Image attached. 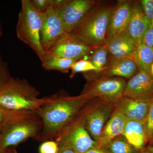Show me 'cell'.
Returning <instances> with one entry per match:
<instances>
[{
	"instance_id": "obj_38",
	"label": "cell",
	"mask_w": 153,
	"mask_h": 153,
	"mask_svg": "<svg viewBox=\"0 0 153 153\" xmlns=\"http://www.w3.org/2000/svg\"><path fill=\"white\" fill-rule=\"evenodd\" d=\"M150 144H151V145L150 146H153V133L152 134V138H151V140L150 141Z\"/></svg>"
},
{
	"instance_id": "obj_13",
	"label": "cell",
	"mask_w": 153,
	"mask_h": 153,
	"mask_svg": "<svg viewBox=\"0 0 153 153\" xmlns=\"http://www.w3.org/2000/svg\"><path fill=\"white\" fill-rule=\"evenodd\" d=\"M153 97L134 99L126 97L119 105L117 110L128 120L146 121Z\"/></svg>"
},
{
	"instance_id": "obj_6",
	"label": "cell",
	"mask_w": 153,
	"mask_h": 153,
	"mask_svg": "<svg viewBox=\"0 0 153 153\" xmlns=\"http://www.w3.org/2000/svg\"><path fill=\"white\" fill-rule=\"evenodd\" d=\"M95 4L91 0H54L52 7L60 15L66 34L76 28Z\"/></svg>"
},
{
	"instance_id": "obj_29",
	"label": "cell",
	"mask_w": 153,
	"mask_h": 153,
	"mask_svg": "<svg viewBox=\"0 0 153 153\" xmlns=\"http://www.w3.org/2000/svg\"><path fill=\"white\" fill-rule=\"evenodd\" d=\"M59 146L57 142L48 141L43 143L39 148L40 153H57Z\"/></svg>"
},
{
	"instance_id": "obj_1",
	"label": "cell",
	"mask_w": 153,
	"mask_h": 153,
	"mask_svg": "<svg viewBox=\"0 0 153 153\" xmlns=\"http://www.w3.org/2000/svg\"><path fill=\"white\" fill-rule=\"evenodd\" d=\"M87 97H63L55 94L45 98L38 111L42 121V136L44 138L58 134L71 120Z\"/></svg>"
},
{
	"instance_id": "obj_37",
	"label": "cell",
	"mask_w": 153,
	"mask_h": 153,
	"mask_svg": "<svg viewBox=\"0 0 153 153\" xmlns=\"http://www.w3.org/2000/svg\"><path fill=\"white\" fill-rule=\"evenodd\" d=\"M147 150L151 153H153V146H149L147 148H146Z\"/></svg>"
},
{
	"instance_id": "obj_28",
	"label": "cell",
	"mask_w": 153,
	"mask_h": 153,
	"mask_svg": "<svg viewBox=\"0 0 153 153\" xmlns=\"http://www.w3.org/2000/svg\"><path fill=\"white\" fill-rule=\"evenodd\" d=\"M145 130L147 142H150L153 133V100L145 121Z\"/></svg>"
},
{
	"instance_id": "obj_24",
	"label": "cell",
	"mask_w": 153,
	"mask_h": 153,
	"mask_svg": "<svg viewBox=\"0 0 153 153\" xmlns=\"http://www.w3.org/2000/svg\"><path fill=\"white\" fill-rule=\"evenodd\" d=\"M104 148L109 153H138L135 149L124 138L114 139Z\"/></svg>"
},
{
	"instance_id": "obj_22",
	"label": "cell",
	"mask_w": 153,
	"mask_h": 153,
	"mask_svg": "<svg viewBox=\"0 0 153 153\" xmlns=\"http://www.w3.org/2000/svg\"><path fill=\"white\" fill-rule=\"evenodd\" d=\"M37 111H15L0 106V127H4L12 123L36 116Z\"/></svg>"
},
{
	"instance_id": "obj_40",
	"label": "cell",
	"mask_w": 153,
	"mask_h": 153,
	"mask_svg": "<svg viewBox=\"0 0 153 153\" xmlns=\"http://www.w3.org/2000/svg\"><path fill=\"white\" fill-rule=\"evenodd\" d=\"M4 127H0V133H1V132L2 131V130L3 129H4Z\"/></svg>"
},
{
	"instance_id": "obj_25",
	"label": "cell",
	"mask_w": 153,
	"mask_h": 153,
	"mask_svg": "<svg viewBox=\"0 0 153 153\" xmlns=\"http://www.w3.org/2000/svg\"><path fill=\"white\" fill-rule=\"evenodd\" d=\"M71 72L70 75L71 78L74 77L75 74L79 72H88L89 71H97L96 68L89 60L81 59L76 61L71 66Z\"/></svg>"
},
{
	"instance_id": "obj_5",
	"label": "cell",
	"mask_w": 153,
	"mask_h": 153,
	"mask_svg": "<svg viewBox=\"0 0 153 153\" xmlns=\"http://www.w3.org/2000/svg\"><path fill=\"white\" fill-rule=\"evenodd\" d=\"M42 126V121L37 116L12 123L4 128L0 133V146L4 152L14 147L37 134Z\"/></svg>"
},
{
	"instance_id": "obj_36",
	"label": "cell",
	"mask_w": 153,
	"mask_h": 153,
	"mask_svg": "<svg viewBox=\"0 0 153 153\" xmlns=\"http://www.w3.org/2000/svg\"><path fill=\"white\" fill-rule=\"evenodd\" d=\"M140 153H151V152H149V151L147 150L146 149H142L140 151Z\"/></svg>"
},
{
	"instance_id": "obj_39",
	"label": "cell",
	"mask_w": 153,
	"mask_h": 153,
	"mask_svg": "<svg viewBox=\"0 0 153 153\" xmlns=\"http://www.w3.org/2000/svg\"><path fill=\"white\" fill-rule=\"evenodd\" d=\"M151 73L152 74V75L153 76V63L152 64V66H151Z\"/></svg>"
},
{
	"instance_id": "obj_35",
	"label": "cell",
	"mask_w": 153,
	"mask_h": 153,
	"mask_svg": "<svg viewBox=\"0 0 153 153\" xmlns=\"http://www.w3.org/2000/svg\"><path fill=\"white\" fill-rule=\"evenodd\" d=\"M3 30L2 26L1 24V21H0V39L1 38L2 36H3Z\"/></svg>"
},
{
	"instance_id": "obj_19",
	"label": "cell",
	"mask_w": 153,
	"mask_h": 153,
	"mask_svg": "<svg viewBox=\"0 0 153 153\" xmlns=\"http://www.w3.org/2000/svg\"><path fill=\"white\" fill-rule=\"evenodd\" d=\"M137 67L132 57L114 58L109 57L106 74L109 76H117L129 78L137 71Z\"/></svg>"
},
{
	"instance_id": "obj_4",
	"label": "cell",
	"mask_w": 153,
	"mask_h": 153,
	"mask_svg": "<svg viewBox=\"0 0 153 153\" xmlns=\"http://www.w3.org/2000/svg\"><path fill=\"white\" fill-rule=\"evenodd\" d=\"M42 13L37 10L30 0L21 1L16 27L17 37L35 52L41 62L46 55L41 44Z\"/></svg>"
},
{
	"instance_id": "obj_14",
	"label": "cell",
	"mask_w": 153,
	"mask_h": 153,
	"mask_svg": "<svg viewBox=\"0 0 153 153\" xmlns=\"http://www.w3.org/2000/svg\"><path fill=\"white\" fill-rule=\"evenodd\" d=\"M132 4L130 1H120L113 7L106 38L125 31L131 15Z\"/></svg>"
},
{
	"instance_id": "obj_3",
	"label": "cell",
	"mask_w": 153,
	"mask_h": 153,
	"mask_svg": "<svg viewBox=\"0 0 153 153\" xmlns=\"http://www.w3.org/2000/svg\"><path fill=\"white\" fill-rule=\"evenodd\" d=\"M112 6L94 7L70 34L94 49L104 45Z\"/></svg>"
},
{
	"instance_id": "obj_20",
	"label": "cell",
	"mask_w": 153,
	"mask_h": 153,
	"mask_svg": "<svg viewBox=\"0 0 153 153\" xmlns=\"http://www.w3.org/2000/svg\"><path fill=\"white\" fill-rule=\"evenodd\" d=\"M132 57L138 71L151 72V66L153 63V51L151 48L141 42L138 44Z\"/></svg>"
},
{
	"instance_id": "obj_23",
	"label": "cell",
	"mask_w": 153,
	"mask_h": 153,
	"mask_svg": "<svg viewBox=\"0 0 153 153\" xmlns=\"http://www.w3.org/2000/svg\"><path fill=\"white\" fill-rule=\"evenodd\" d=\"M88 60L96 68L97 72L105 71L109 60V54L105 46L100 45L94 48Z\"/></svg>"
},
{
	"instance_id": "obj_15",
	"label": "cell",
	"mask_w": 153,
	"mask_h": 153,
	"mask_svg": "<svg viewBox=\"0 0 153 153\" xmlns=\"http://www.w3.org/2000/svg\"><path fill=\"white\" fill-rule=\"evenodd\" d=\"M149 28L147 19L139 2L132 3L131 15L125 30L126 33L138 45L143 42L145 34Z\"/></svg>"
},
{
	"instance_id": "obj_2",
	"label": "cell",
	"mask_w": 153,
	"mask_h": 153,
	"mask_svg": "<svg viewBox=\"0 0 153 153\" xmlns=\"http://www.w3.org/2000/svg\"><path fill=\"white\" fill-rule=\"evenodd\" d=\"M38 95L27 81L12 77L0 91V106L13 111L38 112L45 101Z\"/></svg>"
},
{
	"instance_id": "obj_11",
	"label": "cell",
	"mask_w": 153,
	"mask_h": 153,
	"mask_svg": "<svg viewBox=\"0 0 153 153\" xmlns=\"http://www.w3.org/2000/svg\"><path fill=\"white\" fill-rule=\"evenodd\" d=\"M153 76L151 72L139 71L126 83L123 96L134 99L153 97Z\"/></svg>"
},
{
	"instance_id": "obj_30",
	"label": "cell",
	"mask_w": 153,
	"mask_h": 153,
	"mask_svg": "<svg viewBox=\"0 0 153 153\" xmlns=\"http://www.w3.org/2000/svg\"><path fill=\"white\" fill-rule=\"evenodd\" d=\"M31 1L35 8L41 13L52 6V0H31Z\"/></svg>"
},
{
	"instance_id": "obj_16",
	"label": "cell",
	"mask_w": 153,
	"mask_h": 153,
	"mask_svg": "<svg viewBox=\"0 0 153 153\" xmlns=\"http://www.w3.org/2000/svg\"><path fill=\"white\" fill-rule=\"evenodd\" d=\"M127 120L125 116L119 111H115L102 129L99 139V146L104 147L117 137L122 134Z\"/></svg>"
},
{
	"instance_id": "obj_9",
	"label": "cell",
	"mask_w": 153,
	"mask_h": 153,
	"mask_svg": "<svg viewBox=\"0 0 153 153\" xmlns=\"http://www.w3.org/2000/svg\"><path fill=\"white\" fill-rule=\"evenodd\" d=\"M57 143L59 147L69 148L75 153H85L91 149L99 147L82 123H78L72 128Z\"/></svg>"
},
{
	"instance_id": "obj_10",
	"label": "cell",
	"mask_w": 153,
	"mask_h": 153,
	"mask_svg": "<svg viewBox=\"0 0 153 153\" xmlns=\"http://www.w3.org/2000/svg\"><path fill=\"white\" fill-rule=\"evenodd\" d=\"M126 83L121 77H106L99 79L88 88L82 94L87 98L98 96L109 101H115L123 96Z\"/></svg>"
},
{
	"instance_id": "obj_32",
	"label": "cell",
	"mask_w": 153,
	"mask_h": 153,
	"mask_svg": "<svg viewBox=\"0 0 153 153\" xmlns=\"http://www.w3.org/2000/svg\"><path fill=\"white\" fill-rule=\"evenodd\" d=\"M57 153H75L74 151L69 148L59 147V150Z\"/></svg>"
},
{
	"instance_id": "obj_31",
	"label": "cell",
	"mask_w": 153,
	"mask_h": 153,
	"mask_svg": "<svg viewBox=\"0 0 153 153\" xmlns=\"http://www.w3.org/2000/svg\"><path fill=\"white\" fill-rule=\"evenodd\" d=\"M143 42L153 51V26L149 28L144 37Z\"/></svg>"
},
{
	"instance_id": "obj_34",
	"label": "cell",
	"mask_w": 153,
	"mask_h": 153,
	"mask_svg": "<svg viewBox=\"0 0 153 153\" xmlns=\"http://www.w3.org/2000/svg\"><path fill=\"white\" fill-rule=\"evenodd\" d=\"M2 153H17L16 149L14 147H11L7 149Z\"/></svg>"
},
{
	"instance_id": "obj_12",
	"label": "cell",
	"mask_w": 153,
	"mask_h": 153,
	"mask_svg": "<svg viewBox=\"0 0 153 153\" xmlns=\"http://www.w3.org/2000/svg\"><path fill=\"white\" fill-rule=\"evenodd\" d=\"M104 45L108 51L109 57L114 58L132 57L137 46L126 31L107 37Z\"/></svg>"
},
{
	"instance_id": "obj_18",
	"label": "cell",
	"mask_w": 153,
	"mask_h": 153,
	"mask_svg": "<svg viewBox=\"0 0 153 153\" xmlns=\"http://www.w3.org/2000/svg\"><path fill=\"white\" fill-rule=\"evenodd\" d=\"M122 135L135 149L140 151L147 142L145 121L128 120Z\"/></svg>"
},
{
	"instance_id": "obj_21",
	"label": "cell",
	"mask_w": 153,
	"mask_h": 153,
	"mask_svg": "<svg viewBox=\"0 0 153 153\" xmlns=\"http://www.w3.org/2000/svg\"><path fill=\"white\" fill-rule=\"evenodd\" d=\"M76 60L57 57L46 53L42 63V67L47 71L56 70L67 73Z\"/></svg>"
},
{
	"instance_id": "obj_41",
	"label": "cell",
	"mask_w": 153,
	"mask_h": 153,
	"mask_svg": "<svg viewBox=\"0 0 153 153\" xmlns=\"http://www.w3.org/2000/svg\"><path fill=\"white\" fill-rule=\"evenodd\" d=\"M3 151H2L1 149V146H0V153H2Z\"/></svg>"
},
{
	"instance_id": "obj_17",
	"label": "cell",
	"mask_w": 153,
	"mask_h": 153,
	"mask_svg": "<svg viewBox=\"0 0 153 153\" xmlns=\"http://www.w3.org/2000/svg\"><path fill=\"white\" fill-rule=\"evenodd\" d=\"M111 108L105 107L88 114L85 117V127L91 136L98 143L105 123L111 114Z\"/></svg>"
},
{
	"instance_id": "obj_8",
	"label": "cell",
	"mask_w": 153,
	"mask_h": 153,
	"mask_svg": "<svg viewBox=\"0 0 153 153\" xmlns=\"http://www.w3.org/2000/svg\"><path fill=\"white\" fill-rule=\"evenodd\" d=\"M64 35V26L60 15L52 6H50L42 13L41 41L44 51H48Z\"/></svg>"
},
{
	"instance_id": "obj_33",
	"label": "cell",
	"mask_w": 153,
	"mask_h": 153,
	"mask_svg": "<svg viewBox=\"0 0 153 153\" xmlns=\"http://www.w3.org/2000/svg\"><path fill=\"white\" fill-rule=\"evenodd\" d=\"M85 153H105V152L98 148H94V149H91Z\"/></svg>"
},
{
	"instance_id": "obj_26",
	"label": "cell",
	"mask_w": 153,
	"mask_h": 153,
	"mask_svg": "<svg viewBox=\"0 0 153 153\" xmlns=\"http://www.w3.org/2000/svg\"><path fill=\"white\" fill-rule=\"evenodd\" d=\"M7 63L0 54V91L12 78Z\"/></svg>"
},
{
	"instance_id": "obj_7",
	"label": "cell",
	"mask_w": 153,
	"mask_h": 153,
	"mask_svg": "<svg viewBox=\"0 0 153 153\" xmlns=\"http://www.w3.org/2000/svg\"><path fill=\"white\" fill-rule=\"evenodd\" d=\"M94 49L68 33L62 36L46 52L57 57L77 61L89 55Z\"/></svg>"
},
{
	"instance_id": "obj_27",
	"label": "cell",
	"mask_w": 153,
	"mask_h": 153,
	"mask_svg": "<svg viewBox=\"0 0 153 153\" xmlns=\"http://www.w3.org/2000/svg\"><path fill=\"white\" fill-rule=\"evenodd\" d=\"M140 5L147 19L149 27L153 26V0H142Z\"/></svg>"
}]
</instances>
